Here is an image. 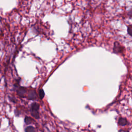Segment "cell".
<instances>
[{"label": "cell", "mask_w": 132, "mask_h": 132, "mask_svg": "<svg viewBox=\"0 0 132 132\" xmlns=\"http://www.w3.org/2000/svg\"><path fill=\"white\" fill-rule=\"evenodd\" d=\"M25 131L26 132H33L35 131V129L32 126H29L25 129Z\"/></svg>", "instance_id": "cell-8"}, {"label": "cell", "mask_w": 132, "mask_h": 132, "mask_svg": "<svg viewBox=\"0 0 132 132\" xmlns=\"http://www.w3.org/2000/svg\"><path fill=\"white\" fill-rule=\"evenodd\" d=\"M124 48L121 46L120 44L117 41L115 42L113 48V52L116 54L122 53L123 52Z\"/></svg>", "instance_id": "cell-2"}, {"label": "cell", "mask_w": 132, "mask_h": 132, "mask_svg": "<svg viewBox=\"0 0 132 132\" xmlns=\"http://www.w3.org/2000/svg\"><path fill=\"white\" fill-rule=\"evenodd\" d=\"M39 105L37 103H34L31 105V112L32 116L36 119L39 118Z\"/></svg>", "instance_id": "cell-1"}, {"label": "cell", "mask_w": 132, "mask_h": 132, "mask_svg": "<svg viewBox=\"0 0 132 132\" xmlns=\"http://www.w3.org/2000/svg\"><path fill=\"white\" fill-rule=\"evenodd\" d=\"M24 121L26 125H29L33 122V119L29 117H26L24 119Z\"/></svg>", "instance_id": "cell-6"}, {"label": "cell", "mask_w": 132, "mask_h": 132, "mask_svg": "<svg viewBox=\"0 0 132 132\" xmlns=\"http://www.w3.org/2000/svg\"><path fill=\"white\" fill-rule=\"evenodd\" d=\"M128 34L131 36H132V26L130 25L128 27Z\"/></svg>", "instance_id": "cell-9"}, {"label": "cell", "mask_w": 132, "mask_h": 132, "mask_svg": "<svg viewBox=\"0 0 132 132\" xmlns=\"http://www.w3.org/2000/svg\"><path fill=\"white\" fill-rule=\"evenodd\" d=\"M118 124L119 125L124 127V126L127 125L128 124V121L127 120L124 118H120L118 120Z\"/></svg>", "instance_id": "cell-5"}, {"label": "cell", "mask_w": 132, "mask_h": 132, "mask_svg": "<svg viewBox=\"0 0 132 132\" xmlns=\"http://www.w3.org/2000/svg\"><path fill=\"white\" fill-rule=\"evenodd\" d=\"M39 95L40 99L41 100H43L44 99V97L45 93H44V90L43 89H40V90H39Z\"/></svg>", "instance_id": "cell-7"}, {"label": "cell", "mask_w": 132, "mask_h": 132, "mask_svg": "<svg viewBox=\"0 0 132 132\" xmlns=\"http://www.w3.org/2000/svg\"><path fill=\"white\" fill-rule=\"evenodd\" d=\"M28 98L29 100H33L36 99L37 98V93L35 90H31L29 91L28 94Z\"/></svg>", "instance_id": "cell-4"}, {"label": "cell", "mask_w": 132, "mask_h": 132, "mask_svg": "<svg viewBox=\"0 0 132 132\" xmlns=\"http://www.w3.org/2000/svg\"><path fill=\"white\" fill-rule=\"evenodd\" d=\"M26 93V89L23 87H20L17 90V94L19 97L21 98H24Z\"/></svg>", "instance_id": "cell-3"}]
</instances>
